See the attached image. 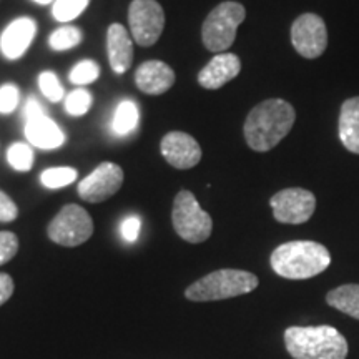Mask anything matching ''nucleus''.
I'll list each match as a JSON object with an SVG mask.
<instances>
[{
	"instance_id": "nucleus-24",
	"label": "nucleus",
	"mask_w": 359,
	"mask_h": 359,
	"mask_svg": "<svg viewBox=\"0 0 359 359\" xmlns=\"http://www.w3.org/2000/svg\"><path fill=\"white\" fill-rule=\"evenodd\" d=\"M90 0H55L52 7L53 19L58 22H70L88 7Z\"/></svg>"
},
{
	"instance_id": "nucleus-33",
	"label": "nucleus",
	"mask_w": 359,
	"mask_h": 359,
	"mask_svg": "<svg viewBox=\"0 0 359 359\" xmlns=\"http://www.w3.org/2000/svg\"><path fill=\"white\" fill-rule=\"evenodd\" d=\"M13 290H15V285H13L12 276L7 273H0V306L12 298Z\"/></svg>"
},
{
	"instance_id": "nucleus-23",
	"label": "nucleus",
	"mask_w": 359,
	"mask_h": 359,
	"mask_svg": "<svg viewBox=\"0 0 359 359\" xmlns=\"http://www.w3.org/2000/svg\"><path fill=\"white\" fill-rule=\"evenodd\" d=\"M8 165L17 172H30L34 165V151L30 145L22 142H15L7 150Z\"/></svg>"
},
{
	"instance_id": "nucleus-13",
	"label": "nucleus",
	"mask_w": 359,
	"mask_h": 359,
	"mask_svg": "<svg viewBox=\"0 0 359 359\" xmlns=\"http://www.w3.org/2000/svg\"><path fill=\"white\" fill-rule=\"evenodd\" d=\"M37 35V22L30 17H19L6 27L0 37V50L8 60H19L25 55Z\"/></svg>"
},
{
	"instance_id": "nucleus-2",
	"label": "nucleus",
	"mask_w": 359,
	"mask_h": 359,
	"mask_svg": "<svg viewBox=\"0 0 359 359\" xmlns=\"http://www.w3.org/2000/svg\"><path fill=\"white\" fill-rule=\"evenodd\" d=\"M269 262L278 276L286 280H309L327 269L331 255L321 243L298 240L278 246Z\"/></svg>"
},
{
	"instance_id": "nucleus-21",
	"label": "nucleus",
	"mask_w": 359,
	"mask_h": 359,
	"mask_svg": "<svg viewBox=\"0 0 359 359\" xmlns=\"http://www.w3.org/2000/svg\"><path fill=\"white\" fill-rule=\"evenodd\" d=\"M82 40L83 34L79 27L62 25L60 29L53 30L50 37H48V45H50V48H53V50L64 52L77 47V45L82 43Z\"/></svg>"
},
{
	"instance_id": "nucleus-30",
	"label": "nucleus",
	"mask_w": 359,
	"mask_h": 359,
	"mask_svg": "<svg viewBox=\"0 0 359 359\" xmlns=\"http://www.w3.org/2000/svg\"><path fill=\"white\" fill-rule=\"evenodd\" d=\"M142 228V219L138 215H130L120 224V233H122V238L127 243H135L137 241L138 235H140Z\"/></svg>"
},
{
	"instance_id": "nucleus-18",
	"label": "nucleus",
	"mask_w": 359,
	"mask_h": 359,
	"mask_svg": "<svg viewBox=\"0 0 359 359\" xmlns=\"http://www.w3.org/2000/svg\"><path fill=\"white\" fill-rule=\"evenodd\" d=\"M338 132L343 147L351 154L359 155V97L343 102Z\"/></svg>"
},
{
	"instance_id": "nucleus-19",
	"label": "nucleus",
	"mask_w": 359,
	"mask_h": 359,
	"mask_svg": "<svg viewBox=\"0 0 359 359\" xmlns=\"http://www.w3.org/2000/svg\"><path fill=\"white\" fill-rule=\"evenodd\" d=\"M326 302L331 308L359 321V285H343L331 290Z\"/></svg>"
},
{
	"instance_id": "nucleus-14",
	"label": "nucleus",
	"mask_w": 359,
	"mask_h": 359,
	"mask_svg": "<svg viewBox=\"0 0 359 359\" xmlns=\"http://www.w3.org/2000/svg\"><path fill=\"white\" fill-rule=\"evenodd\" d=\"M241 72V60L235 53H217L198 74V83L206 90H218L236 79Z\"/></svg>"
},
{
	"instance_id": "nucleus-11",
	"label": "nucleus",
	"mask_w": 359,
	"mask_h": 359,
	"mask_svg": "<svg viewBox=\"0 0 359 359\" xmlns=\"http://www.w3.org/2000/svg\"><path fill=\"white\" fill-rule=\"evenodd\" d=\"M123 185V170L105 161L79 183V196L88 203H102L111 198Z\"/></svg>"
},
{
	"instance_id": "nucleus-22",
	"label": "nucleus",
	"mask_w": 359,
	"mask_h": 359,
	"mask_svg": "<svg viewBox=\"0 0 359 359\" xmlns=\"http://www.w3.org/2000/svg\"><path fill=\"white\" fill-rule=\"evenodd\" d=\"M79 173L77 170L72 167H55V168H47L40 175V182L45 188H50V190H57V188L69 187L70 183H74L77 180Z\"/></svg>"
},
{
	"instance_id": "nucleus-28",
	"label": "nucleus",
	"mask_w": 359,
	"mask_h": 359,
	"mask_svg": "<svg viewBox=\"0 0 359 359\" xmlns=\"http://www.w3.org/2000/svg\"><path fill=\"white\" fill-rule=\"evenodd\" d=\"M20 103V90L15 83H4L0 87V115L15 111Z\"/></svg>"
},
{
	"instance_id": "nucleus-26",
	"label": "nucleus",
	"mask_w": 359,
	"mask_h": 359,
	"mask_svg": "<svg viewBox=\"0 0 359 359\" xmlns=\"http://www.w3.org/2000/svg\"><path fill=\"white\" fill-rule=\"evenodd\" d=\"M100 75V67L93 60H82L79 62L74 69L70 70V82L79 87H85V85L93 83Z\"/></svg>"
},
{
	"instance_id": "nucleus-5",
	"label": "nucleus",
	"mask_w": 359,
	"mask_h": 359,
	"mask_svg": "<svg viewBox=\"0 0 359 359\" xmlns=\"http://www.w3.org/2000/svg\"><path fill=\"white\" fill-rule=\"evenodd\" d=\"M246 11L238 2H223L208 13L201 27V40L210 52L223 53L236 39V30L245 20Z\"/></svg>"
},
{
	"instance_id": "nucleus-1",
	"label": "nucleus",
	"mask_w": 359,
	"mask_h": 359,
	"mask_svg": "<svg viewBox=\"0 0 359 359\" xmlns=\"http://www.w3.org/2000/svg\"><path fill=\"white\" fill-rule=\"evenodd\" d=\"M296 111L293 105L281 98H269L258 103L245 120V140L255 151L275 148L293 128Z\"/></svg>"
},
{
	"instance_id": "nucleus-4",
	"label": "nucleus",
	"mask_w": 359,
	"mask_h": 359,
	"mask_svg": "<svg viewBox=\"0 0 359 359\" xmlns=\"http://www.w3.org/2000/svg\"><path fill=\"white\" fill-rule=\"evenodd\" d=\"M258 276L243 269H218L190 285L185 296L190 302H218L248 294L258 288Z\"/></svg>"
},
{
	"instance_id": "nucleus-7",
	"label": "nucleus",
	"mask_w": 359,
	"mask_h": 359,
	"mask_svg": "<svg viewBox=\"0 0 359 359\" xmlns=\"http://www.w3.org/2000/svg\"><path fill=\"white\" fill-rule=\"evenodd\" d=\"M53 243L62 246H79L93 235V222L88 212L79 205H65L47 228Z\"/></svg>"
},
{
	"instance_id": "nucleus-31",
	"label": "nucleus",
	"mask_w": 359,
	"mask_h": 359,
	"mask_svg": "<svg viewBox=\"0 0 359 359\" xmlns=\"http://www.w3.org/2000/svg\"><path fill=\"white\" fill-rule=\"evenodd\" d=\"M17 217H19V208H17L15 201L6 191L0 190V223L15 222Z\"/></svg>"
},
{
	"instance_id": "nucleus-20",
	"label": "nucleus",
	"mask_w": 359,
	"mask_h": 359,
	"mask_svg": "<svg viewBox=\"0 0 359 359\" xmlns=\"http://www.w3.org/2000/svg\"><path fill=\"white\" fill-rule=\"evenodd\" d=\"M140 122V110H138L137 103L133 100H122L116 107L115 115H114V132L120 137L135 132V128L138 127Z\"/></svg>"
},
{
	"instance_id": "nucleus-34",
	"label": "nucleus",
	"mask_w": 359,
	"mask_h": 359,
	"mask_svg": "<svg viewBox=\"0 0 359 359\" xmlns=\"http://www.w3.org/2000/svg\"><path fill=\"white\" fill-rule=\"evenodd\" d=\"M32 2L39 4V6H48V4H52L53 0H32Z\"/></svg>"
},
{
	"instance_id": "nucleus-8",
	"label": "nucleus",
	"mask_w": 359,
	"mask_h": 359,
	"mask_svg": "<svg viewBox=\"0 0 359 359\" xmlns=\"http://www.w3.org/2000/svg\"><path fill=\"white\" fill-rule=\"evenodd\" d=\"M128 24L135 42L151 47L165 29L163 7L156 0H133L128 8Z\"/></svg>"
},
{
	"instance_id": "nucleus-9",
	"label": "nucleus",
	"mask_w": 359,
	"mask_h": 359,
	"mask_svg": "<svg viewBox=\"0 0 359 359\" xmlns=\"http://www.w3.org/2000/svg\"><path fill=\"white\" fill-rule=\"evenodd\" d=\"M273 217L285 224H302L313 217L316 210V198L304 188H286L275 193L269 200Z\"/></svg>"
},
{
	"instance_id": "nucleus-29",
	"label": "nucleus",
	"mask_w": 359,
	"mask_h": 359,
	"mask_svg": "<svg viewBox=\"0 0 359 359\" xmlns=\"http://www.w3.org/2000/svg\"><path fill=\"white\" fill-rule=\"evenodd\" d=\"M19 251V238L12 231H0V266L11 262Z\"/></svg>"
},
{
	"instance_id": "nucleus-3",
	"label": "nucleus",
	"mask_w": 359,
	"mask_h": 359,
	"mask_svg": "<svg viewBox=\"0 0 359 359\" xmlns=\"http://www.w3.org/2000/svg\"><path fill=\"white\" fill-rule=\"evenodd\" d=\"M285 346L294 359H346L348 341L333 326H291Z\"/></svg>"
},
{
	"instance_id": "nucleus-10",
	"label": "nucleus",
	"mask_w": 359,
	"mask_h": 359,
	"mask_svg": "<svg viewBox=\"0 0 359 359\" xmlns=\"http://www.w3.org/2000/svg\"><path fill=\"white\" fill-rule=\"evenodd\" d=\"M291 43L299 55L313 60L321 57L327 47L325 20L316 13H303L291 25Z\"/></svg>"
},
{
	"instance_id": "nucleus-17",
	"label": "nucleus",
	"mask_w": 359,
	"mask_h": 359,
	"mask_svg": "<svg viewBox=\"0 0 359 359\" xmlns=\"http://www.w3.org/2000/svg\"><path fill=\"white\" fill-rule=\"evenodd\" d=\"M25 137L34 147L42 150H55L65 143V133L50 116L29 120L25 123Z\"/></svg>"
},
{
	"instance_id": "nucleus-32",
	"label": "nucleus",
	"mask_w": 359,
	"mask_h": 359,
	"mask_svg": "<svg viewBox=\"0 0 359 359\" xmlns=\"http://www.w3.org/2000/svg\"><path fill=\"white\" fill-rule=\"evenodd\" d=\"M45 115L47 114H45L43 105L37 100V98L35 97L27 98V102L24 105V116H25L27 122H29V120L40 118V116H45Z\"/></svg>"
},
{
	"instance_id": "nucleus-12",
	"label": "nucleus",
	"mask_w": 359,
	"mask_h": 359,
	"mask_svg": "<svg viewBox=\"0 0 359 359\" xmlns=\"http://www.w3.org/2000/svg\"><path fill=\"white\" fill-rule=\"evenodd\" d=\"M160 150L163 158L177 170H190L200 163L201 147L185 132H170L161 138Z\"/></svg>"
},
{
	"instance_id": "nucleus-16",
	"label": "nucleus",
	"mask_w": 359,
	"mask_h": 359,
	"mask_svg": "<svg viewBox=\"0 0 359 359\" xmlns=\"http://www.w3.org/2000/svg\"><path fill=\"white\" fill-rule=\"evenodd\" d=\"M107 53L116 75H123L132 67L133 42L122 24H111L107 30Z\"/></svg>"
},
{
	"instance_id": "nucleus-25",
	"label": "nucleus",
	"mask_w": 359,
	"mask_h": 359,
	"mask_svg": "<svg viewBox=\"0 0 359 359\" xmlns=\"http://www.w3.org/2000/svg\"><path fill=\"white\" fill-rule=\"evenodd\" d=\"M93 97L88 90L77 88L65 98V111L72 116H82L92 109Z\"/></svg>"
},
{
	"instance_id": "nucleus-27",
	"label": "nucleus",
	"mask_w": 359,
	"mask_h": 359,
	"mask_svg": "<svg viewBox=\"0 0 359 359\" xmlns=\"http://www.w3.org/2000/svg\"><path fill=\"white\" fill-rule=\"evenodd\" d=\"M39 87L40 92L43 93V97L47 98V100L57 103L64 98V87H62L57 75L50 70H45L39 75Z\"/></svg>"
},
{
	"instance_id": "nucleus-15",
	"label": "nucleus",
	"mask_w": 359,
	"mask_h": 359,
	"mask_svg": "<svg viewBox=\"0 0 359 359\" xmlns=\"http://www.w3.org/2000/svg\"><path fill=\"white\" fill-rule=\"evenodd\" d=\"M135 83L148 95H161L175 83V72L161 60H148L135 72Z\"/></svg>"
},
{
	"instance_id": "nucleus-6",
	"label": "nucleus",
	"mask_w": 359,
	"mask_h": 359,
	"mask_svg": "<svg viewBox=\"0 0 359 359\" xmlns=\"http://www.w3.org/2000/svg\"><path fill=\"white\" fill-rule=\"evenodd\" d=\"M173 228L177 235L188 243H203L212 235V217L201 208L191 191L182 190L173 201Z\"/></svg>"
}]
</instances>
